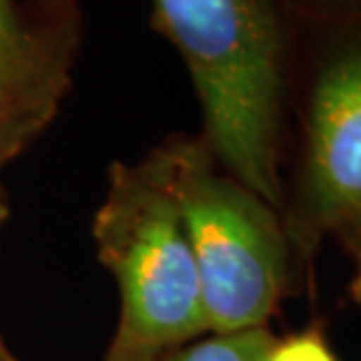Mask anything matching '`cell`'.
I'll use <instances>...</instances> for the list:
<instances>
[{
    "label": "cell",
    "instance_id": "cell-1",
    "mask_svg": "<svg viewBox=\"0 0 361 361\" xmlns=\"http://www.w3.org/2000/svg\"><path fill=\"white\" fill-rule=\"evenodd\" d=\"M152 3L187 63L210 149L238 184L278 205L284 49L278 0Z\"/></svg>",
    "mask_w": 361,
    "mask_h": 361
},
{
    "label": "cell",
    "instance_id": "cell-2",
    "mask_svg": "<svg viewBox=\"0 0 361 361\" xmlns=\"http://www.w3.org/2000/svg\"><path fill=\"white\" fill-rule=\"evenodd\" d=\"M94 238L119 284V338L161 350L210 331L191 245L159 154L140 166H114Z\"/></svg>",
    "mask_w": 361,
    "mask_h": 361
},
{
    "label": "cell",
    "instance_id": "cell-3",
    "mask_svg": "<svg viewBox=\"0 0 361 361\" xmlns=\"http://www.w3.org/2000/svg\"><path fill=\"white\" fill-rule=\"evenodd\" d=\"M194 255L207 326H264L284 287V240L271 205L233 178L214 175L191 145L159 152Z\"/></svg>",
    "mask_w": 361,
    "mask_h": 361
},
{
    "label": "cell",
    "instance_id": "cell-4",
    "mask_svg": "<svg viewBox=\"0 0 361 361\" xmlns=\"http://www.w3.org/2000/svg\"><path fill=\"white\" fill-rule=\"evenodd\" d=\"M308 191L322 221L348 224L361 212V44L334 56L314 84Z\"/></svg>",
    "mask_w": 361,
    "mask_h": 361
},
{
    "label": "cell",
    "instance_id": "cell-5",
    "mask_svg": "<svg viewBox=\"0 0 361 361\" xmlns=\"http://www.w3.org/2000/svg\"><path fill=\"white\" fill-rule=\"evenodd\" d=\"M56 82L42 42L21 24L10 0H0V140L12 154L51 114Z\"/></svg>",
    "mask_w": 361,
    "mask_h": 361
},
{
    "label": "cell",
    "instance_id": "cell-6",
    "mask_svg": "<svg viewBox=\"0 0 361 361\" xmlns=\"http://www.w3.org/2000/svg\"><path fill=\"white\" fill-rule=\"evenodd\" d=\"M273 345L275 338L266 326L245 329L196 341L168 357V361H266Z\"/></svg>",
    "mask_w": 361,
    "mask_h": 361
},
{
    "label": "cell",
    "instance_id": "cell-7",
    "mask_svg": "<svg viewBox=\"0 0 361 361\" xmlns=\"http://www.w3.org/2000/svg\"><path fill=\"white\" fill-rule=\"evenodd\" d=\"M266 361H338L331 348L317 331L291 336L287 341H275Z\"/></svg>",
    "mask_w": 361,
    "mask_h": 361
},
{
    "label": "cell",
    "instance_id": "cell-8",
    "mask_svg": "<svg viewBox=\"0 0 361 361\" xmlns=\"http://www.w3.org/2000/svg\"><path fill=\"white\" fill-rule=\"evenodd\" d=\"M159 350L154 348H145V345L124 341V338H114L112 350L107 355V361H157Z\"/></svg>",
    "mask_w": 361,
    "mask_h": 361
},
{
    "label": "cell",
    "instance_id": "cell-9",
    "mask_svg": "<svg viewBox=\"0 0 361 361\" xmlns=\"http://www.w3.org/2000/svg\"><path fill=\"white\" fill-rule=\"evenodd\" d=\"M348 226L352 228V245H355V259H357V273H355V280H352V294H355V298L361 303V212L348 221Z\"/></svg>",
    "mask_w": 361,
    "mask_h": 361
},
{
    "label": "cell",
    "instance_id": "cell-10",
    "mask_svg": "<svg viewBox=\"0 0 361 361\" xmlns=\"http://www.w3.org/2000/svg\"><path fill=\"white\" fill-rule=\"evenodd\" d=\"M10 154H12V152L7 149V145H5L3 140H0V161H3L5 157H10Z\"/></svg>",
    "mask_w": 361,
    "mask_h": 361
},
{
    "label": "cell",
    "instance_id": "cell-11",
    "mask_svg": "<svg viewBox=\"0 0 361 361\" xmlns=\"http://www.w3.org/2000/svg\"><path fill=\"white\" fill-rule=\"evenodd\" d=\"M0 361H14L10 355H7V350L3 348V345H0Z\"/></svg>",
    "mask_w": 361,
    "mask_h": 361
}]
</instances>
